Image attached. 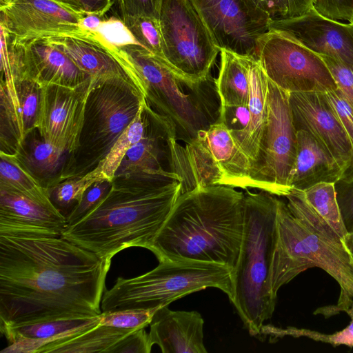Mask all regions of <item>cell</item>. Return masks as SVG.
<instances>
[{"instance_id":"obj_1","label":"cell","mask_w":353,"mask_h":353,"mask_svg":"<svg viewBox=\"0 0 353 353\" xmlns=\"http://www.w3.org/2000/svg\"><path fill=\"white\" fill-rule=\"evenodd\" d=\"M110 265L62 236L0 235V327L99 315Z\"/></svg>"},{"instance_id":"obj_2","label":"cell","mask_w":353,"mask_h":353,"mask_svg":"<svg viewBox=\"0 0 353 353\" xmlns=\"http://www.w3.org/2000/svg\"><path fill=\"white\" fill-rule=\"evenodd\" d=\"M181 189V177L165 170L114 177L106 196L61 236L103 259L130 247L150 250Z\"/></svg>"},{"instance_id":"obj_3","label":"cell","mask_w":353,"mask_h":353,"mask_svg":"<svg viewBox=\"0 0 353 353\" xmlns=\"http://www.w3.org/2000/svg\"><path fill=\"white\" fill-rule=\"evenodd\" d=\"M244 196L221 185L182 192L150 250L159 261H199L234 271L243 234Z\"/></svg>"},{"instance_id":"obj_4","label":"cell","mask_w":353,"mask_h":353,"mask_svg":"<svg viewBox=\"0 0 353 353\" xmlns=\"http://www.w3.org/2000/svg\"><path fill=\"white\" fill-rule=\"evenodd\" d=\"M278 199L270 283L273 294L312 268L326 272L339 284L337 304L314 314L330 316L346 312L353 304V260L342 238L307 203L301 191L291 190Z\"/></svg>"},{"instance_id":"obj_5","label":"cell","mask_w":353,"mask_h":353,"mask_svg":"<svg viewBox=\"0 0 353 353\" xmlns=\"http://www.w3.org/2000/svg\"><path fill=\"white\" fill-rule=\"evenodd\" d=\"M244 228L231 301L252 336L259 334L274 311L270 283L278 196L265 191L244 193Z\"/></svg>"},{"instance_id":"obj_6","label":"cell","mask_w":353,"mask_h":353,"mask_svg":"<svg viewBox=\"0 0 353 353\" xmlns=\"http://www.w3.org/2000/svg\"><path fill=\"white\" fill-rule=\"evenodd\" d=\"M127 56L134 73V83L147 105L174 125L176 140L185 143L219 119L220 101L215 79L190 85L181 80L161 59L140 45L118 47Z\"/></svg>"},{"instance_id":"obj_7","label":"cell","mask_w":353,"mask_h":353,"mask_svg":"<svg viewBox=\"0 0 353 353\" xmlns=\"http://www.w3.org/2000/svg\"><path fill=\"white\" fill-rule=\"evenodd\" d=\"M144 101L128 77L91 81L79 145L68 155L59 181L94 169L133 121Z\"/></svg>"},{"instance_id":"obj_8","label":"cell","mask_w":353,"mask_h":353,"mask_svg":"<svg viewBox=\"0 0 353 353\" xmlns=\"http://www.w3.org/2000/svg\"><path fill=\"white\" fill-rule=\"evenodd\" d=\"M233 271L220 264L193 260L160 261L150 272L131 279L119 277L105 290L102 312L158 309L188 294L215 288L234 298Z\"/></svg>"},{"instance_id":"obj_9","label":"cell","mask_w":353,"mask_h":353,"mask_svg":"<svg viewBox=\"0 0 353 353\" xmlns=\"http://www.w3.org/2000/svg\"><path fill=\"white\" fill-rule=\"evenodd\" d=\"M170 157V171L181 179V193L199 185L252 188V163L219 119L185 146L172 139Z\"/></svg>"},{"instance_id":"obj_10","label":"cell","mask_w":353,"mask_h":353,"mask_svg":"<svg viewBox=\"0 0 353 353\" xmlns=\"http://www.w3.org/2000/svg\"><path fill=\"white\" fill-rule=\"evenodd\" d=\"M159 21L163 62L188 85L209 79L220 50L191 1L161 0Z\"/></svg>"},{"instance_id":"obj_11","label":"cell","mask_w":353,"mask_h":353,"mask_svg":"<svg viewBox=\"0 0 353 353\" xmlns=\"http://www.w3.org/2000/svg\"><path fill=\"white\" fill-rule=\"evenodd\" d=\"M289 93L268 79V120L251 170L252 188L284 197L291 191L297 144Z\"/></svg>"},{"instance_id":"obj_12","label":"cell","mask_w":353,"mask_h":353,"mask_svg":"<svg viewBox=\"0 0 353 353\" xmlns=\"http://www.w3.org/2000/svg\"><path fill=\"white\" fill-rule=\"evenodd\" d=\"M255 57L268 79L288 92L338 88L321 57L281 31L270 29L263 34Z\"/></svg>"},{"instance_id":"obj_13","label":"cell","mask_w":353,"mask_h":353,"mask_svg":"<svg viewBox=\"0 0 353 353\" xmlns=\"http://www.w3.org/2000/svg\"><path fill=\"white\" fill-rule=\"evenodd\" d=\"M219 50L255 57L270 18L252 0H190Z\"/></svg>"},{"instance_id":"obj_14","label":"cell","mask_w":353,"mask_h":353,"mask_svg":"<svg viewBox=\"0 0 353 353\" xmlns=\"http://www.w3.org/2000/svg\"><path fill=\"white\" fill-rule=\"evenodd\" d=\"M1 63L42 86L80 88L91 83V77L46 37L12 39L1 34Z\"/></svg>"},{"instance_id":"obj_15","label":"cell","mask_w":353,"mask_h":353,"mask_svg":"<svg viewBox=\"0 0 353 353\" xmlns=\"http://www.w3.org/2000/svg\"><path fill=\"white\" fill-rule=\"evenodd\" d=\"M1 151L15 154L37 127L43 86L8 65H1Z\"/></svg>"},{"instance_id":"obj_16","label":"cell","mask_w":353,"mask_h":353,"mask_svg":"<svg viewBox=\"0 0 353 353\" xmlns=\"http://www.w3.org/2000/svg\"><path fill=\"white\" fill-rule=\"evenodd\" d=\"M289 103L296 131L311 134L333 155L344 172L353 177V149L350 139L324 92H290Z\"/></svg>"},{"instance_id":"obj_17","label":"cell","mask_w":353,"mask_h":353,"mask_svg":"<svg viewBox=\"0 0 353 353\" xmlns=\"http://www.w3.org/2000/svg\"><path fill=\"white\" fill-rule=\"evenodd\" d=\"M1 34L21 39L82 31L85 14L56 0H9L0 5Z\"/></svg>"},{"instance_id":"obj_18","label":"cell","mask_w":353,"mask_h":353,"mask_svg":"<svg viewBox=\"0 0 353 353\" xmlns=\"http://www.w3.org/2000/svg\"><path fill=\"white\" fill-rule=\"evenodd\" d=\"M90 85L68 88L51 84L43 88L37 128L47 142L68 155L79 145Z\"/></svg>"},{"instance_id":"obj_19","label":"cell","mask_w":353,"mask_h":353,"mask_svg":"<svg viewBox=\"0 0 353 353\" xmlns=\"http://www.w3.org/2000/svg\"><path fill=\"white\" fill-rule=\"evenodd\" d=\"M281 31L319 55L338 59L353 69V23L329 19L314 8L295 18L270 20Z\"/></svg>"},{"instance_id":"obj_20","label":"cell","mask_w":353,"mask_h":353,"mask_svg":"<svg viewBox=\"0 0 353 353\" xmlns=\"http://www.w3.org/2000/svg\"><path fill=\"white\" fill-rule=\"evenodd\" d=\"M67 225L50 198L0 188V235L61 236Z\"/></svg>"},{"instance_id":"obj_21","label":"cell","mask_w":353,"mask_h":353,"mask_svg":"<svg viewBox=\"0 0 353 353\" xmlns=\"http://www.w3.org/2000/svg\"><path fill=\"white\" fill-rule=\"evenodd\" d=\"M45 37L88 74L92 82L114 77H128V63L123 52L107 43L97 31L83 30Z\"/></svg>"},{"instance_id":"obj_22","label":"cell","mask_w":353,"mask_h":353,"mask_svg":"<svg viewBox=\"0 0 353 353\" xmlns=\"http://www.w3.org/2000/svg\"><path fill=\"white\" fill-rule=\"evenodd\" d=\"M100 323L99 315L46 320L0 327L8 345L1 353H42L47 346L85 332Z\"/></svg>"},{"instance_id":"obj_23","label":"cell","mask_w":353,"mask_h":353,"mask_svg":"<svg viewBox=\"0 0 353 353\" xmlns=\"http://www.w3.org/2000/svg\"><path fill=\"white\" fill-rule=\"evenodd\" d=\"M203 325L196 311H173L163 306L157 310L150 323V341L163 353H206Z\"/></svg>"},{"instance_id":"obj_24","label":"cell","mask_w":353,"mask_h":353,"mask_svg":"<svg viewBox=\"0 0 353 353\" xmlns=\"http://www.w3.org/2000/svg\"><path fill=\"white\" fill-rule=\"evenodd\" d=\"M296 154L290 179L291 190L304 191L322 183H335L344 172L330 152L314 137L296 131Z\"/></svg>"},{"instance_id":"obj_25","label":"cell","mask_w":353,"mask_h":353,"mask_svg":"<svg viewBox=\"0 0 353 353\" xmlns=\"http://www.w3.org/2000/svg\"><path fill=\"white\" fill-rule=\"evenodd\" d=\"M173 138L176 139V131L172 123L156 113L145 136L125 154L114 177L165 170L161 165V161L165 157L170 160V142Z\"/></svg>"},{"instance_id":"obj_26","label":"cell","mask_w":353,"mask_h":353,"mask_svg":"<svg viewBox=\"0 0 353 353\" xmlns=\"http://www.w3.org/2000/svg\"><path fill=\"white\" fill-rule=\"evenodd\" d=\"M14 154L46 188L59 181L68 157L66 151L47 142L37 128L27 134Z\"/></svg>"},{"instance_id":"obj_27","label":"cell","mask_w":353,"mask_h":353,"mask_svg":"<svg viewBox=\"0 0 353 353\" xmlns=\"http://www.w3.org/2000/svg\"><path fill=\"white\" fill-rule=\"evenodd\" d=\"M250 95L248 108L250 121L239 143L252 167L256 161L260 143L268 120V79L259 60L251 57L250 71Z\"/></svg>"},{"instance_id":"obj_28","label":"cell","mask_w":353,"mask_h":353,"mask_svg":"<svg viewBox=\"0 0 353 353\" xmlns=\"http://www.w3.org/2000/svg\"><path fill=\"white\" fill-rule=\"evenodd\" d=\"M221 64L215 79L221 106L248 105L250 95L249 71L252 56L220 50Z\"/></svg>"},{"instance_id":"obj_29","label":"cell","mask_w":353,"mask_h":353,"mask_svg":"<svg viewBox=\"0 0 353 353\" xmlns=\"http://www.w3.org/2000/svg\"><path fill=\"white\" fill-rule=\"evenodd\" d=\"M131 331L99 325L85 332L51 344L42 353L105 352Z\"/></svg>"},{"instance_id":"obj_30","label":"cell","mask_w":353,"mask_h":353,"mask_svg":"<svg viewBox=\"0 0 353 353\" xmlns=\"http://www.w3.org/2000/svg\"><path fill=\"white\" fill-rule=\"evenodd\" d=\"M155 114L145 100L133 121L121 134L107 156L97 165L104 179L112 181L125 154L145 136Z\"/></svg>"},{"instance_id":"obj_31","label":"cell","mask_w":353,"mask_h":353,"mask_svg":"<svg viewBox=\"0 0 353 353\" xmlns=\"http://www.w3.org/2000/svg\"><path fill=\"white\" fill-rule=\"evenodd\" d=\"M0 188L10 189L30 196L50 198L48 188L30 173L14 154L1 151Z\"/></svg>"},{"instance_id":"obj_32","label":"cell","mask_w":353,"mask_h":353,"mask_svg":"<svg viewBox=\"0 0 353 353\" xmlns=\"http://www.w3.org/2000/svg\"><path fill=\"white\" fill-rule=\"evenodd\" d=\"M103 179L97 165L83 176L67 179L49 187L48 190L50 199L67 219L81 201L85 191L94 182Z\"/></svg>"},{"instance_id":"obj_33","label":"cell","mask_w":353,"mask_h":353,"mask_svg":"<svg viewBox=\"0 0 353 353\" xmlns=\"http://www.w3.org/2000/svg\"><path fill=\"white\" fill-rule=\"evenodd\" d=\"M301 192L316 213L343 239L347 231L341 214L334 183H319Z\"/></svg>"},{"instance_id":"obj_34","label":"cell","mask_w":353,"mask_h":353,"mask_svg":"<svg viewBox=\"0 0 353 353\" xmlns=\"http://www.w3.org/2000/svg\"><path fill=\"white\" fill-rule=\"evenodd\" d=\"M139 45L163 62V41L159 19L139 16L122 20Z\"/></svg>"},{"instance_id":"obj_35","label":"cell","mask_w":353,"mask_h":353,"mask_svg":"<svg viewBox=\"0 0 353 353\" xmlns=\"http://www.w3.org/2000/svg\"><path fill=\"white\" fill-rule=\"evenodd\" d=\"M158 309H125L104 311L99 314V325L133 332L145 328L150 325L154 312Z\"/></svg>"},{"instance_id":"obj_36","label":"cell","mask_w":353,"mask_h":353,"mask_svg":"<svg viewBox=\"0 0 353 353\" xmlns=\"http://www.w3.org/2000/svg\"><path fill=\"white\" fill-rule=\"evenodd\" d=\"M270 20L300 17L314 8L313 0H252Z\"/></svg>"},{"instance_id":"obj_37","label":"cell","mask_w":353,"mask_h":353,"mask_svg":"<svg viewBox=\"0 0 353 353\" xmlns=\"http://www.w3.org/2000/svg\"><path fill=\"white\" fill-rule=\"evenodd\" d=\"M112 181L103 179L92 184L84 192L80 203L67 218L68 226L72 225L86 216L108 194Z\"/></svg>"},{"instance_id":"obj_38","label":"cell","mask_w":353,"mask_h":353,"mask_svg":"<svg viewBox=\"0 0 353 353\" xmlns=\"http://www.w3.org/2000/svg\"><path fill=\"white\" fill-rule=\"evenodd\" d=\"M346 313L351 319L349 325L342 330L332 334H325L316 331L296 328H291L286 333L297 337L305 336L316 341L330 343L334 347L346 345L349 347H353V304Z\"/></svg>"},{"instance_id":"obj_39","label":"cell","mask_w":353,"mask_h":353,"mask_svg":"<svg viewBox=\"0 0 353 353\" xmlns=\"http://www.w3.org/2000/svg\"><path fill=\"white\" fill-rule=\"evenodd\" d=\"M219 119L226 125L239 147L250 121L248 105L221 106Z\"/></svg>"},{"instance_id":"obj_40","label":"cell","mask_w":353,"mask_h":353,"mask_svg":"<svg viewBox=\"0 0 353 353\" xmlns=\"http://www.w3.org/2000/svg\"><path fill=\"white\" fill-rule=\"evenodd\" d=\"M327 65L338 89L353 105V69L338 59L319 55Z\"/></svg>"},{"instance_id":"obj_41","label":"cell","mask_w":353,"mask_h":353,"mask_svg":"<svg viewBox=\"0 0 353 353\" xmlns=\"http://www.w3.org/2000/svg\"><path fill=\"white\" fill-rule=\"evenodd\" d=\"M152 347L149 333L141 328L126 334L106 353H150Z\"/></svg>"},{"instance_id":"obj_42","label":"cell","mask_w":353,"mask_h":353,"mask_svg":"<svg viewBox=\"0 0 353 353\" xmlns=\"http://www.w3.org/2000/svg\"><path fill=\"white\" fill-rule=\"evenodd\" d=\"M95 31L107 43L116 47L131 43L138 44L130 30L121 19H111L108 21H103Z\"/></svg>"},{"instance_id":"obj_43","label":"cell","mask_w":353,"mask_h":353,"mask_svg":"<svg viewBox=\"0 0 353 353\" xmlns=\"http://www.w3.org/2000/svg\"><path fill=\"white\" fill-rule=\"evenodd\" d=\"M341 214L347 232L353 231V177L334 183Z\"/></svg>"},{"instance_id":"obj_44","label":"cell","mask_w":353,"mask_h":353,"mask_svg":"<svg viewBox=\"0 0 353 353\" xmlns=\"http://www.w3.org/2000/svg\"><path fill=\"white\" fill-rule=\"evenodd\" d=\"M120 19L149 16L159 19L161 0H117Z\"/></svg>"},{"instance_id":"obj_45","label":"cell","mask_w":353,"mask_h":353,"mask_svg":"<svg viewBox=\"0 0 353 353\" xmlns=\"http://www.w3.org/2000/svg\"><path fill=\"white\" fill-rule=\"evenodd\" d=\"M325 93L335 110L353 149V105L338 88Z\"/></svg>"},{"instance_id":"obj_46","label":"cell","mask_w":353,"mask_h":353,"mask_svg":"<svg viewBox=\"0 0 353 353\" xmlns=\"http://www.w3.org/2000/svg\"><path fill=\"white\" fill-rule=\"evenodd\" d=\"M314 8L333 20H348L353 17V0H313Z\"/></svg>"},{"instance_id":"obj_47","label":"cell","mask_w":353,"mask_h":353,"mask_svg":"<svg viewBox=\"0 0 353 353\" xmlns=\"http://www.w3.org/2000/svg\"><path fill=\"white\" fill-rule=\"evenodd\" d=\"M73 10L88 14L103 17L112 5V0H56Z\"/></svg>"},{"instance_id":"obj_48","label":"cell","mask_w":353,"mask_h":353,"mask_svg":"<svg viewBox=\"0 0 353 353\" xmlns=\"http://www.w3.org/2000/svg\"><path fill=\"white\" fill-rule=\"evenodd\" d=\"M101 18L96 14L85 15L81 21V28L84 30L95 31L103 21Z\"/></svg>"},{"instance_id":"obj_49","label":"cell","mask_w":353,"mask_h":353,"mask_svg":"<svg viewBox=\"0 0 353 353\" xmlns=\"http://www.w3.org/2000/svg\"><path fill=\"white\" fill-rule=\"evenodd\" d=\"M342 242L353 260V231L347 232L342 239Z\"/></svg>"},{"instance_id":"obj_50","label":"cell","mask_w":353,"mask_h":353,"mask_svg":"<svg viewBox=\"0 0 353 353\" xmlns=\"http://www.w3.org/2000/svg\"><path fill=\"white\" fill-rule=\"evenodd\" d=\"M8 1L9 0H0V5H3Z\"/></svg>"},{"instance_id":"obj_51","label":"cell","mask_w":353,"mask_h":353,"mask_svg":"<svg viewBox=\"0 0 353 353\" xmlns=\"http://www.w3.org/2000/svg\"><path fill=\"white\" fill-rule=\"evenodd\" d=\"M350 23H353V17H352V19L349 21Z\"/></svg>"}]
</instances>
